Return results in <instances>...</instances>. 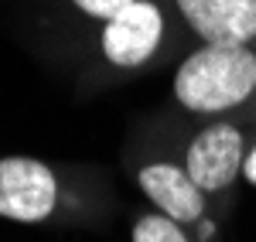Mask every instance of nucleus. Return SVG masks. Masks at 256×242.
<instances>
[{
  "label": "nucleus",
  "instance_id": "nucleus-1",
  "mask_svg": "<svg viewBox=\"0 0 256 242\" xmlns=\"http://www.w3.org/2000/svg\"><path fill=\"white\" fill-rule=\"evenodd\" d=\"M174 99L195 116H226L256 99V51L250 44H202L174 72Z\"/></svg>",
  "mask_w": 256,
  "mask_h": 242
},
{
  "label": "nucleus",
  "instance_id": "nucleus-2",
  "mask_svg": "<svg viewBox=\"0 0 256 242\" xmlns=\"http://www.w3.org/2000/svg\"><path fill=\"white\" fill-rule=\"evenodd\" d=\"M226 113V116H212L184 147V171L192 174V181L205 191V198H218L229 195L232 184L242 181V161L250 154L256 140V116H239Z\"/></svg>",
  "mask_w": 256,
  "mask_h": 242
},
{
  "label": "nucleus",
  "instance_id": "nucleus-3",
  "mask_svg": "<svg viewBox=\"0 0 256 242\" xmlns=\"http://www.w3.org/2000/svg\"><path fill=\"white\" fill-rule=\"evenodd\" d=\"M58 208V178L44 161L0 157V219L44 222Z\"/></svg>",
  "mask_w": 256,
  "mask_h": 242
},
{
  "label": "nucleus",
  "instance_id": "nucleus-4",
  "mask_svg": "<svg viewBox=\"0 0 256 242\" xmlns=\"http://www.w3.org/2000/svg\"><path fill=\"white\" fill-rule=\"evenodd\" d=\"M164 38V14L150 0H134L126 10L102 24V55L116 68H140L154 58Z\"/></svg>",
  "mask_w": 256,
  "mask_h": 242
},
{
  "label": "nucleus",
  "instance_id": "nucleus-5",
  "mask_svg": "<svg viewBox=\"0 0 256 242\" xmlns=\"http://www.w3.org/2000/svg\"><path fill=\"white\" fill-rule=\"evenodd\" d=\"M140 191L158 205L160 215L174 219L181 225H198L208 212L205 191L192 181V174L184 171V164L174 161H150L137 171Z\"/></svg>",
  "mask_w": 256,
  "mask_h": 242
},
{
  "label": "nucleus",
  "instance_id": "nucleus-6",
  "mask_svg": "<svg viewBox=\"0 0 256 242\" xmlns=\"http://www.w3.org/2000/svg\"><path fill=\"white\" fill-rule=\"evenodd\" d=\"M181 17L205 44L256 41V0H174Z\"/></svg>",
  "mask_w": 256,
  "mask_h": 242
},
{
  "label": "nucleus",
  "instance_id": "nucleus-7",
  "mask_svg": "<svg viewBox=\"0 0 256 242\" xmlns=\"http://www.w3.org/2000/svg\"><path fill=\"white\" fill-rule=\"evenodd\" d=\"M134 242H192L181 222L160 215V212H144L134 222Z\"/></svg>",
  "mask_w": 256,
  "mask_h": 242
},
{
  "label": "nucleus",
  "instance_id": "nucleus-8",
  "mask_svg": "<svg viewBox=\"0 0 256 242\" xmlns=\"http://www.w3.org/2000/svg\"><path fill=\"white\" fill-rule=\"evenodd\" d=\"M72 3L79 7L86 17L102 20V24H106L110 17H116L120 10H126V7H130L134 0H72Z\"/></svg>",
  "mask_w": 256,
  "mask_h": 242
},
{
  "label": "nucleus",
  "instance_id": "nucleus-9",
  "mask_svg": "<svg viewBox=\"0 0 256 242\" xmlns=\"http://www.w3.org/2000/svg\"><path fill=\"white\" fill-rule=\"evenodd\" d=\"M242 181L256 188V140L250 147V154H246V161H242Z\"/></svg>",
  "mask_w": 256,
  "mask_h": 242
}]
</instances>
